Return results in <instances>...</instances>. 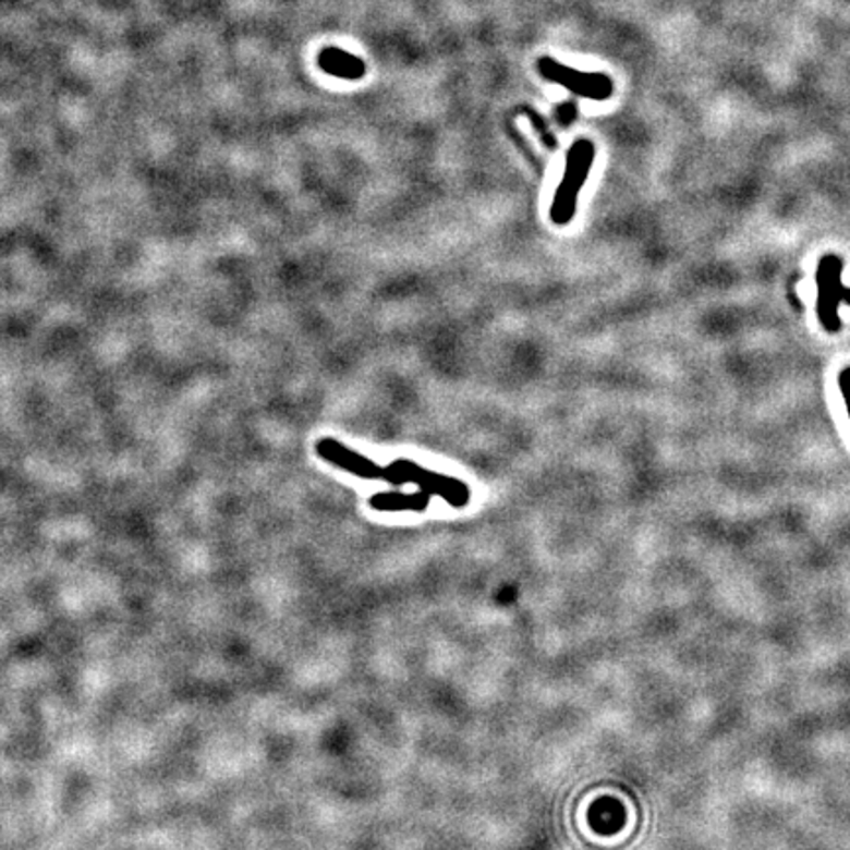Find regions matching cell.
<instances>
[{
    "instance_id": "obj_1",
    "label": "cell",
    "mask_w": 850,
    "mask_h": 850,
    "mask_svg": "<svg viewBox=\"0 0 850 850\" xmlns=\"http://www.w3.org/2000/svg\"><path fill=\"white\" fill-rule=\"evenodd\" d=\"M595 156H597L595 144L588 138H579L571 144V148L567 153L563 178L557 185L556 197H554L551 209H549L551 223L557 224V227H566L573 221L575 211H578L579 193L587 183Z\"/></svg>"
},
{
    "instance_id": "obj_2",
    "label": "cell",
    "mask_w": 850,
    "mask_h": 850,
    "mask_svg": "<svg viewBox=\"0 0 850 850\" xmlns=\"http://www.w3.org/2000/svg\"><path fill=\"white\" fill-rule=\"evenodd\" d=\"M382 481L396 486L417 485L427 495L439 496L453 508H465L471 500V490L463 481L429 471L408 459H398L385 466Z\"/></svg>"
},
{
    "instance_id": "obj_3",
    "label": "cell",
    "mask_w": 850,
    "mask_h": 850,
    "mask_svg": "<svg viewBox=\"0 0 850 850\" xmlns=\"http://www.w3.org/2000/svg\"><path fill=\"white\" fill-rule=\"evenodd\" d=\"M845 264L837 254H825L817 263V319L827 333H839L840 305H850V288L842 283Z\"/></svg>"
},
{
    "instance_id": "obj_4",
    "label": "cell",
    "mask_w": 850,
    "mask_h": 850,
    "mask_svg": "<svg viewBox=\"0 0 850 850\" xmlns=\"http://www.w3.org/2000/svg\"><path fill=\"white\" fill-rule=\"evenodd\" d=\"M539 75L549 83H557L566 87L567 92L593 99V101H607L615 93V82L607 73H587V71L573 70L554 58H539L537 61Z\"/></svg>"
},
{
    "instance_id": "obj_5",
    "label": "cell",
    "mask_w": 850,
    "mask_h": 850,
    "mask_svg": "<svg viewBox=\"0 0 850 850\" xmlns=\"http://www.w3.org/2000/svg\"><path fill=\"white\" fill-rule=\"evenodd\" d=\"M315 453L321 457L324 461H327V463L337 466V469H343L347 473L361 476V478L375 481V478H382V475H385V466L376 465L373 459L356 453L351 447L343 446L341 441H337L333 437L319 439L315 444Z\"/></svg>"
},
{
    "instance_id": "obj_6",
    "label": "cell",
    "mask_w": 850,
    "mask_h": 850,
    "mask_svg": "<svg viewBox=\"0 0 850 850\" xmlns=\"http://www.w3.org/2000/svg\"><path fill=\"white\" fill-rule=\"evenodd\" d=\"M317 65L327 75H333V77H339L344 82H359L366 75L365 61L349 53V51L335 48V46H327L319 51Z\"/></svg>"
},
{
    "instance_id": "obj_7",
    "label": "cell",
    "mask_w": 850,
    "mask_h": 850,
    "mask_svg": "<svg viewBox=\"0 0 850 850\" xmlns=\"http://www.w3.org/2000/svg\"><path fill=\"white\" fill-rule=\"evenodd\" d=\"M432 496L420 493H378L371 498V507L378 512H424L429 507Z\"/></svg>"
},
{
    "instance_id": "obj_8",
    "label": "cell",
    "mask_w": 850,
    "mask_h": 850,
    "mask_svg": "<svg viewBox=\"0 0 850 850\" xmlns=\"http://www.w3.org/2000/svg\"><path fill=\"white\" fill-rule=\"evenodd\" d=\"M518 111L522 112V114H526L527 119L532 121L534 129H537V132L542 134V138H544V144H546L547 148H556L557 144L554 134L547 131L546 122H544V119H542L536 111H532V109H527V107H522V109H518Z\"/></svg>"
},
{
    "instance_id": "obj_9",
    "label": "cell",
    "mask_w": 850,
    "mask_h": 850,
    "mask_svg": "<svg viewBox=\"0 0 850 850\" xmlns=\"http://www.w3.org/2000/svg\"><path fill=\"white\" fill-rule=\"evenodd\" d=\"M840 396L847 405V414L850 417V366H845L839 373Z\"/></svg>"
},
{
    "instance_id": "obj_10",
    "label": "cell",
    "mask_w": 850,
    "mask_h": 850,
    "mask_svg": "<svg viewBox=\"0 0 850 850\" xmlns=\"http://www.w3.org/2000/svg\"><path fill=\"white\" fill-rule=\"evenodd\" d=\"M575 114H578V107H575L573 102H566V105H561V107H559V111H557V119H559L561 124H569V122L575 119Z\"/></svg>"
}]
</instances>
